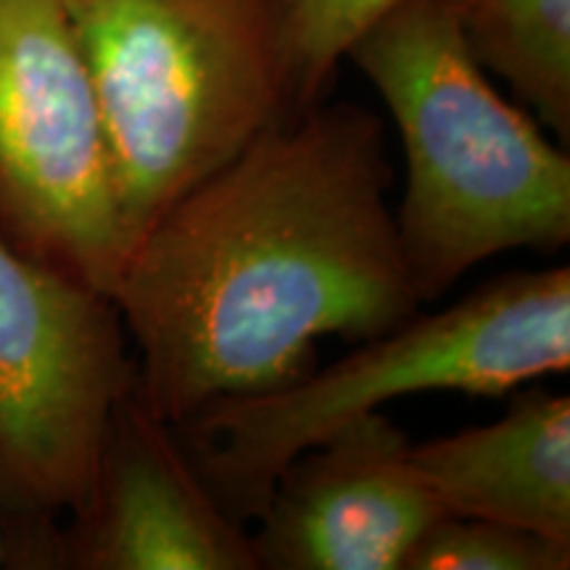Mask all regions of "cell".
I'll return each instance as SVG.
<instances>
[{
  "instance_id": "1",
  "label": "cell",
  "mask_w": 570,
  "mask_h": 570,
  "mask_svg": "<svg viewBox=\"0 0 570 570\" xmlns=\"http://www.w3.org/2000/svg\"><path fill=\"white\" fill-rule=\"evenodd\" d=\"M391 183L381 119L317 101L177 196L109 294L142 402L183 425L219 396L294 383L320 338L365 341L417 315Z\"/></svg>"
},
{
  "instance_id": "2",
  "label": "cell",
  "mask_w": 570,
  "mask_h": 570,
  "mask_svg": "<svg viewBox=\"0 0 570 570\" xmlns=\"http://www.w3.org/2000/svg\"><path fill=\"white\" fill-rule=\"evenodd\" d=\"M356 63L402 140L399 252L420 304L489 256L570 240V159L489 82L454 0H402L354 42Z\"/></svg>"
},
{
  "instance_id": "3",
  "label": "cell",
  "mask_w": 570,
  "mask_h": 570,
  "mask_svg": "<svg viewBox=\"0 0 570 570\" xmlns=\"http://www.w3.org/2000/svg\"><path fill=\"white\" fill-rule=\"evenodd\" d=\"M570 367V269L499 275L436 315H412L325 370L219 396L175 425L217 502L256 520L277 475L352 420L412 394L502 396Z\"/></svg>"
},
{
  "instance_id": "4",
  "label": "cell",
  "mask_w": 570,
  "mask_h": 570,
  "mask_svg": "<svg viewBox=\"0 0 570 570\" xmlns=\"http://www.w3.org/2000/svg\"><path fill=\"white\" fill-rule=\"evenodd\" d=\"M127 252L198 180L294 114L281 0H67Z\"/></svg>"
},
{
  "instance_id": "5",
  "label": "cell",
  "mask_w": 570,
  "mask_h": 570,
  "mask_svg": "<svg viewBox=\"0 0 570 570\" xmlns=\"http://www.w3.org/2000/svg\"><path fill=\"white\" fill-rule=\"evenodd\" d=\"M138 365L109 294L0 238V541L6 566L59 568Z\"/></svg>"
},
{
  "instance_id": "6",
  "label": "cell",
  "mask_w": 570,
  "mask_h": 570,
  "mask_svg": "<svg viewBox=\"0 0 570 570\" xmlns=\"http://www.w3.org/2000/svg\"><path fill=\"white\" fill-rule=\"evenodd\" d=\"M0 238L104 294L127 256L101 111L67 0H0Z\"/></svg>"
},
{
  "instance_id": "7",
  "label": "cell",
  "mask_w": 570,
  "mask_h": 570,
  "mask_svg": "<svg viewBox=\"0 0 570 570\" xmlns=\"http://www.w3.org/2000/svg\"><path fill=\"white\" fill-rule=\"evenodd\" d=\"M381 412L338 428L283 468L252 533L259 570H402L446 512Z\"/></svg>"
},
{
  "instance_id": "8",
  "label": "cell",
  "mask_w": 570,
  "mask_h": 570,
  "mask_svg": "<svg viewBox=\"0 0 570 570\" xmlns=\"http://www.w3.org/2000/svg\"><path fill=\"white\" fill-rule=\"evenodd\" d=\"M59 568L259 570V560L177 428L132 389L114 410L88 497L63 523Z\"/></svg>"
},
{
  "instance_id": "9",
  "label": "cell",
  "mask_w": 570,
  "mask_h": 570,
  "mask_svg": "<svg viewBox=\"0 0 570 570\" xmlns=\"http://www.w3.org/2000/svg\"><path fill=\"white\" fill-rule=\"evenodd\" d=\"M412 462L446 515L570 541V399L529 389L504 417L412 444Z\"/></svg>"
},
{
  "instance_id": "10",
  "label": "cell",
  "mask_w": 570,
  "mask_h": 570,
  "mask_svg": "<svg viewBox=\"0 0 570 570\" xmlns=\"http://www.w3.org/2000/svg\"><path fill=\"white\" fill-rule=\"evenodd\" d=\"M475 63L510 85L523 109L570 142V0H454Z\"/></svg>"
},
{
  "instance_id": "11",
  "label": "cell",
  "mask_w": 570,
  "mask_h": 570,
  "mask_svg": "<svg viewBox=\"0 0 570 570\" xmlns=\"http://www.w3.org/2000/svg\"><path fill=\"white\" fill-rule=\"evenodd\" d=\"M402 0H281L294 114L325 101L356 40Z\"/></svg>"
},
{
  "instance_id": "12",
  "label": "cell",
  "mask_w": 570,
  "mask_h": 570,
  "mask_svg": "<svg viewBox=\"0 0 570 570\" xmlns=\"http://www.w3.org/2000/svg\"><path fill=\"white\" fill-rule=\"evenodd\" d=\"M570 541L497 523L444 515L415 541L402 570H568Z\"/></svg>"
},
{
  "instance_id": "13",
  "label": "cell",
  "mask_w": 570,
  "mask_h": 570,
  "mask_svg": "<svg viewBox=\"0 0 570 570\" xmlns=\"http://www.w3.org/2000/svg\"><path fill=\"white\" fill-rule=\"evenodd\" d=\"M0 566H6V550H3V541H0Z\"/></svg>"
}]
</instances>
